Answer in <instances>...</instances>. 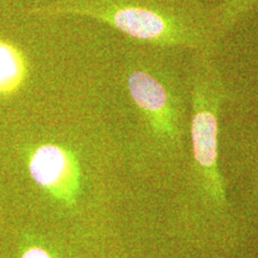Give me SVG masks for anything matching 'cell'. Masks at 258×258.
<instances>
[{
	"label": "cell",
	"instance_id": "1",
	"mask_svg": "<svg viewBox=\"0 0 258 258\" xmlns=\"http://www.w3.org/2000/svg\"><path fill=\"white\" fill-rule=\"evenodd\" d=\"M46 12L95 18L134 41L156 47L214 54L219 43L213 10L194 0H60Z\"/></svg>",
	"mask_w": 258,
	"mask_h": 258
},
{
	"label": "cell",
	"instance_id": "2",
	"mask_svg": "<svg viewBox=\"0 0 258 258\" xmlns=\"http://www.w3.org/2000/svg\"><path fill=\"white\" fill-rule=\"evenodd\" d=\"M213 56L211 53H195L186 73V88L191 105L190 138L195 169L211 195L221 203L225 191L218 167V133L219 116L227 93Z\"/></svg>",
	"mask_w": 258,
	"mask_h": 258
},
{
	"label": "cell",
	"instance_id": "3",
	"mask_svg": "<svg viewBox=\"0 0 258 258\" xmlns=\"http://www.w3.org/2000/svg\"><path fill=\"white\" fill-rule=\"evenodd\" d=\"M125 84L153 137L160 143L178 146L182 138V97L176 74L165 66L133 61L127 69Z\"/></svg>",
	"mask_w": 258,
	"mask_h": 258
},
{
	"label": "cell",
	"instance_id": "4",
	"mask_svg": "<svg viewBox=\"0 0 258 258\" xmlns=\"http://www.w3.org/2000/svg\"><path fill=\"white\" fill-rule=\"evenodd\" d=\"M31 178L54 199L72 205L80 186V167L76 154L56 144H42L30 153Z\"/></svg>",
	"mask_w": 258,
	"mask_h": 258
},
{
	"label": "cell",
	"instance_id": "5",
	"mask_svg": "<svg viewBox=\"0 0 258 258\" xmlns=\"http://www.w3.org/2000/svg\"><path fill=\"white\" fill-rule=\"evenodd\" d=\"M24 53L11 42L0 38V97L19 91L28 78Z\"/></svg>",
	"mask_w": 258,
	"mask_h": 258
},
{
	"label": "cell",
	"instance_id": "6",
	"mask_svg": "<svg viewBox=\"0 0 258 258\" xmlns=\"http://www.w3.org/2000/svg\"><path fill=\"white\" fill-rule=\"evenodd\" d=\"M258 8V0H222L213 9V25L217 40L220 42L235 25Z\"/></svg>",
	"mask_w": 258,
	"mask_h": 258
},
{
	"label": "cell",
	"instance_id": "7",
	"mask_svg": "<svg viewBox=\"0 0 258 258\" xmlns=\"http://www.w3.org/2000/svg\"><path fill=\"white\" fill-rule=\"evenodd\" d=\"M21 258H54L41 246H30L24 251Z\"/></svg>",
	"mask_w": 258,
	"mask_h": 258
},
{
	"label": "cell",
	"instance_id": "8",
	"mask_svg": "<svg viewBox=\"0 0 258 258\" xmlns=\"http://www.w3.org/2000/svg\"><path fill=\"white\" fill-rule=\"evenodd\" d=\"M253 206L257 209L258 213V158H257V165L256 171H254L253 177Z\"/></svg>",
	"mask_w": 258,
	"mask_h": 258
}]
</instances>
